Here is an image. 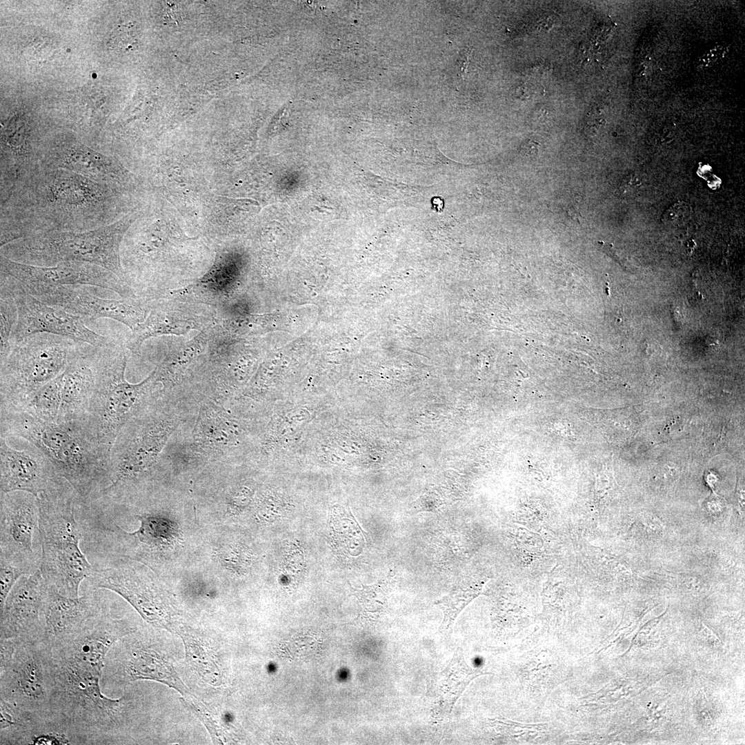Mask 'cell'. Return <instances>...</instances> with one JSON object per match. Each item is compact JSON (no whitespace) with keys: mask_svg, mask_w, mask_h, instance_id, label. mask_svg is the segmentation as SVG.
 I'll return each mask as SVG.
<instances>
[{"mask_svg":"<svg viewBox=\"0 0 745 745\" xmlns=\"http://www.w3.org/2000/svg\"><path fill=\"white\" fill-rule=\"evenodd\" d=\"M137 630L115 615L108 604L77 635L45 644L50 692V733L69 744H115L128 721L130 694L118 699L103 693L105 658L112 645Z\"/></svg>","mask_w":745,"mask_h":745,"instance_id":"cell-1","label":"cell"},{"mask_svg":"<svg viewBox=\"0 0 745 745\" xmlns=\"http://www.w3.org/2000/svg\"><path fill=\"white\" fill-rule=\"evenodd\" d=\"M123 191L74 172L40 167L1 201L0 246L35 235L83 232L125 212Z\"/></svg>","mask_w":745,"mask_h":745,"instance_id":"cell-2","label":"cell"},{"mask_svg":"<svg viewBox=\"0 0 745 745\" xmlns=\"http://www.w3.org/2000/svg\"><path fill=\"white\" fill-rule=\"evenodd\" d=\"M1 437L23 439L49 459L83 502L94 499L110 482L111 448L85 418L49 422L13 408L0 410Z\"/></svg>","mask_w":745,"mask_h":745,"instance_id":"cell-3","label":"cell"},{"mask_svg":"<svg viewBox=\"0 0 745 745\" xmlns=\"http://www.w3.org/2000/svg\"><path fill=\"white\" fill-rule=\"evenodd\" d=\"M78 496L64 479L37 497L41 547L40 571L47 584L61 595L79 597L81 584L94 567L80 548L84 528L76 519Z\"/></svg>","mask_w":745,"mask_h":745,"instance_id":"cell-4","label":"cell"},{"mask_svg":"<svg viewBox=\"0 0 745 745\" xmlns=\"http://www.w3.org/2000/svg\"><path fill=\"white\" fill-rule=\"evenodd\" d=\"M132 217L83 232H51L21 239L1 247V255L37 266L67 261L103 267L127 283L120 257L123 235Z\"/></svg>","mask_w":745,"mask_h":745,"instance_id":"cell-5","label":"cell"},{"mask_svg":"<svg viewBox=\"0 0 745 745\" xmlns=\"http://www.w3.org/2000/svg\"><path fill=\"white\" fill-rule=\"evenodd\" d=\"M90 355L95 384L85 419L112 449L119 430L152 390L157 378L156 368L141 382L131 384L125 377L126 355L121 346L112 341L103 346H92Z\"/></svg>","mask_w":745,"mask_h":745,"instance_id":"cell-6","label":"cell"},{"mask_svg":"<svg viewBox=\"0 0 745 745\" xmlns=\"http://www.w3.org/2000/svg\"><path fill=\"white\" fill-rule=\"evenodd\" d=\"M88 344L67 337L39 333L12 344L1 364V407L20 405L43 386L63 373Z\"/></svg>","mask_w":745,"mask_h":745,"instance_id":"cell-7","label":"cell"},{"mask_svg":"<svg viewBox=\"0 0 745 745\" xmlns=\"http://www.w3.org/2000/svg\"><path fill=\"white\" fill-rule=\"evenodd\" d=\"M50 692L44 643L0 639V699L37 714L48 724Z\"/></svg>","mask_w":745,"mask_h":745,"instance_id":"cell-8","label":"cell"},{"mask_svg":"<svg viewBox=\"0 0 745 745\" xmlns=\"http://www.w3.org/2000/svg\"><path fill=\"white\" fill-rule=\"evenodd\" d=\"M0 560L30 575L39 569L41 547L37 497L26 491L1 493Z\"/></svg>","mask_w":745,"mask_h":745,"instance_id":"cell-9","label":"cell"},{"mask_svg":"<svg viewBox=\"0 0 745 745\" xmlns=\"http://www.w3.org/2000/svg\"><path fill=\"white\" fill-rule=\"evenodd\" d=\"M0 280L12 294L17 308L18 318L11 336L12 344L39 333L67 337L93 347L103 346L112 341L108 337L88 328L81 317L34 297L17 280L2 275Z\"/></svg>","mask_w":745,"mask_h":745,"instance_id":"cell-10","label":"cell"},{"mask_svg":"<svg viewBox=\"0 0 745 745\" xmlns=\"http://www.w3.org/2000/svg\"><path fill=\"white\" fill-rule=\"evenodd\" d=\"M20 284L28 292L40 301L82 319H111L133 330L147 317V307L143 303L130 297L123 299L102 298L90 292L86 286Z\"/></svg>","mask_w":745,"mask_h":745,"instance_id":"cell-11","label":"cell"},{"mask_svg":"<svg viewBox=\"0 0 745 745\" xmlns=\"http://www.w3.org/2000/svg\"><path fill=\"white\" fill-rule=\"evenodd\" d=\"M1 275L17 281L61 286H92L114 291L122 297L133 293L129 285L112 272L97 265L67 261L54 266H37L12 261L0 254Z\"/></svg>","mask_w":745,"mask_h":745,"instance_id":"cell-12","label":"cell"},{"mask_svg":"<svg viewBox=\"0 0 745 745\" xmlns=\"http://www.w3.org/2000/svg\"><path fill=\"white\" fill-rule=\"evenodd\" d=\"M47 588L40 569L19 579L1 608L0 639L42 641Z\"/></svg>","mask_w":745,"mask_h":745,"instance_id":"cell-13","label":"cell"},{"mask_svg":"<svg viewBox=\"0 0 745 745\" xmlns=\"http://www.w3.org/2000/svg\"><path fill=\"white\" fill-rule=\"evenodd\" d=\"M41 167L63 169L123 190L132 180L115 156L69 137L57 138L43 155Z\"/></svg>","mask_w":745,"mask_h":745,"instance_id":"cell-14","label":"cell"},{"mask_svg":"<svg viewBox=\"0 0 745 745\" xmlns=\"http://www.w3.org/2000/svg\"><path fill=\"white\" fill-rule=\"evenodd\" d=\"M103 592L104 589L87 586L81 596L70 598L48 586L43 602L42 642L52 644L80 633L103 611L107 604Z\"/></svg>","mask_w":745,"mask_h":745,"instance_id":"cell-15","label":"cell"},{"mask_svg":"<svg viewBox=\"0 0 745 745\" xmlns=\"http://www.w3.org/2000/svg\"><path fill=\"white\" fill-rule=\"evenodd\" d=\"M0 457L1 493L21 490L37 497L64 479L45 455L33 445L19 450L11 448L6 438L0 437Z\"/></svg>","mask_w":745,"mask_h":745,"instance_id":"cell-16","label":"cell"},{"mask_svg":"<svg viewBox=\"0 0 745 745\" xmlns=\"http://www.w3.org/2000/svg\"><path fill=\"white\" fill-rule=\"evenodd\" d=\"M91 346L63 372L61 402L57 421L86 417L95 389V373L90 355Z\"/></svg>","mask_w":745,"mask_h":745,"instance_id":"cell-17","label":"cell"},{"mask_svg":"<svg viewBox=\"0 0 745 745\" xmlns=\"http://www.w3.org/2000/svg\"><path fill=\"white\" fill-rule=\"evenodd\" d=\"M481 674L468 666L461 650L457 649L447 666L436 674L429 687L434 697L435 718L439 720L447 717L470 682Z\"/></svg>","mask_w":745,"mask_h":745,"instance_id":"cell-18","label":"cell"},{"mask_svg":"<svg viewBox=\"0 0 745 745\" xmlns=\"http://www.w3.org/2000/svg\"><path fill=\"white\" fill-rule=\"evenodd\" d=\"M0 744H39L49 735L46 720L37 714L0 699Z\"/></svg>","mask_w":745,"mask_h":745,"instance_id":"cell-19","label":"cell"},{"mask_svg":"<svg viewBox=\"0 0 745 745\" xmlns=\"http://www.w3.org/2000/svg\"><path fill=\"white\" fill-rule=\"evenodd\" d=\"M196 328L195 324L175 312H168L163 306L157 305L152 308L144 321L132 330L127 347L134 353H137L143 342L153 337L164 334L183 335L190 329Z\"/></svg>","mask_w":745,"mask_h":745,"instance_id":"cell-20","label":"cell"},{"mask_svg":"<svg viewBox=\"0 0 745 745\" xmlns=\"http://www.w3.org/2000/svg\"><path fill=\"white\" fill-rule=\"evenodd\" d=\"M63 384V372L43 386L18 406L8 408L24 411L45 421H57L61 402Z\"/></svg>","mask_w":745,"mask_h":745,"instance_id":"cell-21","label":"cell"},{"mask_svg":"<svg viewBox=\"0 0 745 745\" xmlns=\"http://www.w3.org/2000/svg\"><path fill=\"white\" fill-rule=\"evenodd\" d=\"M479 588L474 584L461 582L442 598L437 600V605L443 612L442 629L447 630L452 627L459 613L475 598Z\"/></svg>","mask_w":745,"mask_h":745,"instance_id":"cell-22","label":"cell"},{"mask_svg":"<svg viewBox=\"0 0 745 745\" xmlns=\"http://www.w3.org/2000/svg\"><path fill=\"white\" fill-rule=\"evenodd\" d=\"M0 287V362L3 363L8 356L11 348V336L17 321L18 312L14 299L7 288L1 284Z\"/></svg>","mask_w":745,"mask_h":745,"instance_id":"cell-23","label":"cell"},{"mask_svg":"<svg viewBox=\"0 0 745 745\" xmlns=\"http://www.w3.org/2000/svg\"><path fill=\"white\" fill-rule=\"evenodd\" d=\"M1 566V587H0V608H2L5 601L19 579L24 575L23 572L14 565L0 560Z\"/></svg>","mask_w":745,"mask_h":745,"instance_id":"cell-24","label":"cell"},{"mask_svg":"<svg viewBox=\"0 0 745 745\" xmlns=\"http://www.w3.org/2000/svg\"><path fill=\"white\" fill-rule=\"evenodd\" d=\"M639 533L645 537L655 539L664 535L665 527L660 519L653 515H641L636 519Z\"/></svg>","mask_w":745,"mask_h":745,"instance_id":"cell-25","label":"cell"},{"mask_svg":"<svg viewBox=\"0 0 745 745\" xmlns=\"http://www.w3.org/2000/svg\"><path fill=\"white\" fill-rule=\"evenodd\" d=\"M728 52L727 48L722 45H717L707 50L699 59L697 68L707 69L713 66L717 61L724 58Z\"/></svg>","mask_w":745,"mask_h":745,"instance_id":"cell-26","label":"cell"},{"mask_svg":"<svg viewBox=\"0 0 745 745\" xmlns=\"http://www.w3.org/2000/svg\"><path fill=\"white\" fill-rule=\"evenodd\" d=\"M689 214L690 207L684 203H679L666 211L664 219L666 222L677 224L686 221Z\"/></svg>","mask_w":745,"mask_h":745,"instance_id":"cell-27","label":"cell"},{"mask_svg":"<svg viewBox=\"0 0 745 745\" xmlns=\"http://www.w3.org/2000/svg\"><path fill=\"white\" fill-rule=\"evenodd\" d=\"M643 185L642 179H641L639 175H632L626 178L622 185L624 192H628L633 188H636L637 190L640 186Z\"/></svg>","mask_w":745,"mask_h":745,"instance_id":"cell-28","label":"cell"},{"mask_svg":"<svg viewBox=\"0 0 745 745\" xmlns=\"http://www.w3.org/2000/svg\"><path fill=\"white\" fill-rule=\"evenodd\" d=\"M470 54L471 52L469 49H464L459 54L458 60V67L461 74H464V71L466 70L468 63V59L470 58Z\"/></svg>","mask_w":745,"mask_h":745,"instance_id":"cell-29","label":"cell"}]
</instances>
